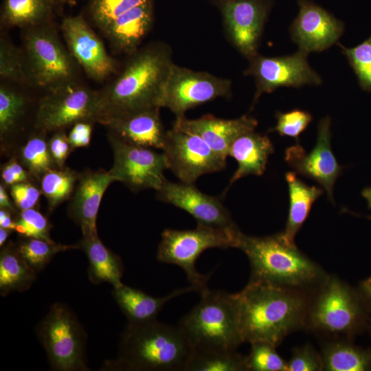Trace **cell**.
Returning a JSON list of instances; mask_svg holds the SVG:
<instances>
[{
    "label": "cell",
    "mask_w": 371,
    "mask_h": 371,
    "mask_svg": "<svg viewBox=\"0 0 371 371\" xmlns=\"http://www.w3.org/2000/svg\"><path fill=\"white\" fill-rule=\"evenodd\" d=\"M173 65L171 49L164 43H153L131 53L120 74L98 92L96 122L163 107Z\"/></svg>",
    "instance_id": "6da1fadb"
},
{
    "label": "cell",
    "mask_w": 371,
    "mask_h": 371,
    "mask_svg": "<svg viewBox=\"0 0 371 371\" xmlns=\"http://www.w3.org/2000/svg\"><path fill=\"white\" fill-rule=\"evenodd\" d=\"M311 293L249 282L236 293L243 342L276 347L289 334L305 328Z\"/></svg>",
    "instance_id": "7a4b0ae2"
},
{
    "label": "cell",
    "mask_w": 371,
    "mask_h": 371,
    "mask_svg": "<svg viewBox=\"0 0 371 371\" xmlns=\"http://www.w3.org/2000/svg\"><path fill=\"white\" fill-rule=\"evenodd\" d=\"M193 349L179 326L157 319L128 323L119 343L118 357L104 363L111 370L186 371Z\"/></svg>",
    "instance_id": "3957f363"
},
{
    "label": "cell",
    "mask_w": 371,
    "mask_h": 371,
    "mask_svg": "<svg viewBox=\"0 0 371 371\" xmlns=\"http://www.w3.org/2000/svg\"><path fill=\"white\" fill-rule=\"evenodd\" d=\"M235 248L243 251L249 261L251 282L312 292L328 276L296 245L285 242L280 233L258 237L246 235L239 230Z\"/></svg>",
    "instance_id": "277c9868"
},
{
    "label": "cell",
    "mask_w": 371,
    "mask_h": 371,
    "mask_svg": "<svg viewBox=\"0 0 371 371\" xmlns=\"http://www.w3.org/2000/svg\"><path fill=\"white\" fill-rule=\"evenodd\" d=\"M201 295L179 324L193 350H236L243 342L236 293L207 289Z\"/></svg>",
    "instance_id": "5b68a950"
},
{
    "label": "cell",
    "mask_w": 371,
    "mask_h": 371,
    "mask_svg": "<svg viewBox=\"0 0 371 371\" xmlns=\"http://www.w3.org/2000/svg\"><path fill=\"white\" fill-rule=\"evenodd\" d=\"M361 296L335 276H329L310 295L305 328L340 339L361 326L364 317Z\"/></svg>",
    "instance_id": "8992f818"
},
{
    "label": "cell",
    "mask_w": 371,
    "mask_h": 371,
    "mask_svg": "<svg viewBox=\"0 0 371 371\" xmlns=\"http://www.w3.org/2000/svg\"><path fill=\"white\" fill-rule=\"evenodd\" d=\"M239 230L238 227L224 229L201 225L193 229H166L161 233L157 259L181 268L191 285L196 287L201 293L208 289L207 281L211 275L205 276L197 271V259L207 249L235 247Z\"/></svg>",
    "instance_id": "52a82bcc"
},
{
    "label": "cell",
    "mask_w": 371,
    "mask_h": 371,
    "mask_svg": "<svg viewBox=\"0 0 371 371\" xmlns=\"http://www.w3.org/2000/svg\"><path fill=\"white\" fill-rule=\"evenodd\" d=\"M23 43L29 80L47 90L75 81L77 62L54 30L41 24L29 27Z\"/></svg>",
    "instance_id": "ba28073f"
},
{
    "label": "cell",
    "mask_w": 371,
    "mask_h": 371,
    "mask_svg": "<svg viewBox=\"0 0 371 371\" xmlns=\"http://www.w3.org/2000/svg\"><path fill=\"white\" fill-rule=\"evenodd\" d=\"M51 368L58 371H87L86 333L75 314L64 304H54L37 327Z\"/></svg>",
    "instance_id": "9c48e42d"
},
{
    "label": "cell",
    "mask_w": 371,
    "mask_h": 371,
    "mask_svg": "<svg viewBox=\"0 0 371 371\" xmlns=\"http://www.w3.org/2000/svg\"><path fill=\"white\" fill-rule=\"evenodd\" d=\"M99 93L75 81L47 90L35 114V130L65 131L80 121L96 122Z\"/></svg>",
    "instance_id": "30bf717a"
},
{
    "label": "cell",
    "mask_w": 371,
    "mask_h": 371,
    "mask_svg": "<svg viewBox=\"0 0 371 371\" xmlns=\"http://www.w3.org/2000/svg\"><path fill=\"white\" fill-rule=\"evenodd\" d=\"M107 136L113 155L109 172L116 181L133 192L158 190L166 180L164 171L168 169L164 153L128 144L109 132Z\"/></svg>",
    "instance_id": "8fae6325"
},
{
    "label": "cell",
    "mask_w": 371,
    "mask_h": 371,
    "mask_svg": "<svg viewBox=\"0 0 371 371\" xmlns=\"http://www.w3.org/2000/svg\"><path fill=\"white\" fill-rule=\"evenodd\" d=\"M162 150L168 169L186 183H194L203 175L222 170L226 165V159L201 137L175 128L166 131Z\"/></svg>",
    "instance_id": "7c38bea8"
},
{
    "label": "cell",
    "mask_w": 371,
    "mask_h": 371,
    "mask_svg": "<svg viewBox=\"0 0 371 371\" xmlns=\"http://www.w3.org/2000/svg\"><path fill=\"white\" fill-rule=\"evenodd\" d=\"M308 53L298 49L291 55L266 57L259 54L249 59L245 75L254 78L256 90L253 104L262 93L282 87L299 88L322 83L319 75L308 62Z\"/></svg>",
    "instance_id": "4fadbf2b"
},
{
    "label": "cell",
    "mask_w": 371,
    "mask_h": 371,
    "mask_svg": "<svg viewBox=\"0 0 371 371\" xmlns=\"http://www.w3.org/2000/svg\"><path fill=\"white\" fill-rule=\"evenodd\" d=\"M232 82L204 71H196L173 65L168 79L163 107L176 118L195 106L219 97H229Z\"/></svg>",
    "instance_id": "5bb4252c"
},
{
    "label": "cell",
    "mask_w": 371,
    "mask_h": 371,
    "mask_svg": "<svg viewBox=\"0 0 371 371\" xmlns=\"http://www.w3.org/2000/svg\"><path fill=\"white\" fill-rule=\"evenodd\" d=\"M330 124L329 117L322 119L318 124L314 148L306 153L299 144L290 146L285 151V160L297 173L321 185L326 191L328 199L333 202L334 185L342 167L338 164L331 149Z\"/></svg>",
    "instance_id": "9a60e30c"
},
{
    "label": "cell",
    "mask_w": 371,
    "mask_h": 371,
    "mask_svg": "<svg viewBox=\"0 0 371 371\" xmlns=\"http://www.w3.org/2000/svg\"><path fill=\"white\" fill-rule=\"evenodd\" d=\"M157 198L187 212L195 218L197 225L224 229L238 227L220 198L202 192L194 183L166 179L157 190Z\"/></svg>",
    "instance_id": "2e32d148"
},
{
    "label": "cell",
    "mask_w": 371,
    "mask_h": 371,
    "mask_svg": "<svg viewBox=\"0 0 371 371\" xmlns=\"http://www.w3.org/2000/svg\"><path fill=\"white\" fill-rule=\"evenodd\" d=\"M61 31L69 52L90 78L102 80L115 71V60L82 16L64 19Z\"/></svg>",
    "instance_id": "e0dca14e"
},
{
    "label": "cell",
    "mask_w": 371,
    "mask_h": 371,
    "mask_svg": "<svg viewBox=\"0 0 371 371\" xmlns=\"http://www.w3.org/2000/svg\"><path fill=\"white\" fill-rule=\"evenodd\" d=\"M222 12L230 41L249 60L257 53L267 15L262 0H225Z\"/></svg>",
    "instance_id": "ac0fdd59"
},
{
    "label": "cell",
    "mask_w": 371,
    "mask_h": 371,
    "mask_svg": "<svg viewBox=\"0 0 371 371\" xmlns=\"http://www.w3.org/2000/svg\"><path fill=\"white\" fill-rule=\"evenodd\" d=\"M289 31L299 49L308 54L322 52L337 44L344 32V23L321 7L305 0Z\"/></svg>",
    "instance_id": "d6986e66"
},
{
    "label": "cell",
    "mask_w": 371,
    "mask_h": 371,
    "mask_svg": "<svg viewBox=\"0 0 371 371\" xmlns=\"http://www.w3.org/2000/svg\"><path fill=\"white\" fill-rule=\"evenodd\" d=\"M116 181L109 171L87 169L79 174L69 205V216L80 226L82 237L98 235L97 216L102 196Z\"/></svg>",
    "instance_id": "ffe728a7"
},
{
    "label": "cell",
    "mask_w": 371,
    "mask_h": 371,
    "mask_svg": "<svg viewBox=\"0 0 371 371\" xmlns=\"http://www.w3.org/2000/svg\"><path fill=\"white\" fill-rule=\"evenodd\" d=\"M257 125V120L247 115L232 120L206 115L194 120L185 116L176 118L172 128L199 136L226 159L232 143L240 135L254 131Z\"/></svg>",
    "instance_id": "44dd1931"
},
{
    "label": "cell",
    "mask_w": 371,
    "mask_h": 371,
    "mask_svg": "<svg viewBox=\"0 0 371 371\" xmlns=\"http://www.w3.org/2000/svg\"><path fill=\"white\" fill-rule=\"evenodd\" d=\"M159 109L154 108L108 117L99 123L128 144L162 150L167 131L161 122Z\"/></svg>",
    "instance_id": "7402d4cb"
},
{
    "label": "cell",
    "mask_w": 371,
    "mask_h": 371,
    "mask_svg": "<svg viewBox=\"0 0 371 371\" xmlns=\"http://www.w3.org/2000/svg\"><path fill=\"white\" fill-rule=\"evenodd\" d=\"M153 21L151 1L116 18L102 30L111 46L121 52L133 53L149 32Z\"/></svg>",
    "instance_id": "603a6c76"
},
{
    "label": "cell",
    "mask_w": 371,
    "mask_h": 371,
    "mask_svg": "<svg viewBox=\"0 0 371 371\" xmlns=\"http://www.w3.org/2000/svg\"><path fill=\"white\" fill-rule=\"evenodd\" d=\"M274 148L270 139L253 131L238 137L230 145L228 156L232 157L238 168L229 181V187L239 179L247 175H262L270 155Z\"/></svg>",
    "instance_id": "cb8c5ba5"
},
{
    "label": "cell",
    "mask_w": 371,
    "mask_h": 371,
    "mask_svg": "<svg viewBox=\"0 0 371 371\" xmlns=\"http://www.w3.org/2000/svg\"><path fill=\"white\" fill-rule=\"evenodd\" d=\"M192 291L199 292V289L190 285L156 297L122 284L113 288L112 295L128 323H140L157 319V315L168 302Z\"/></svg>",
    "instance_id": "d4e9b609"
},
{
    "label": "cell",
    "mask_w": 371,
    "mask_h": 371,
    "mask_svg": "<svg viewBox=\"0 0 371 371\" xmlns=\"http://www.w3.org/2000/svg\"><path fill=\"white\" fill-rule=\"evenodd\" d=\"M89 260V278L93 284L109 282L114 287L123 283L124 266L121 258L100 240L98 235L82 237L78 244Z\"/></svg>",
    "instance_id": "484cf974"
},
{
    "label": "cell",
    "mask_w": 371,
    "mask_h": 371,
    "mask_svg": "<svg viewBox=\"0 0 371 371\" xmlns=\"http://www.w3.org/2000/svg\"><path fill=\"white\" fill-rule=\"evenodd\" d=\"M285 177L289 187V210L285 229L280 235L288 244L295 245V237L323 190L306 185L293 172H287Z\"/></svg>",
    "instance_id": "4316f807"
},
{
    "label": "cell",
    "mask_w": 371,
    "mask_h": 371,
    "mask_svg": "<svg viewBox=\"0 0 371 371\" xmlns=\"http://www.w3.org/2000/svg\"><path fill=\"white\" fill-rule=\"evenodd\" d=\"M1 248V295L5 296L12 291L27 290L35 281L36 272L21 256L16 243L9 241Z\"/></svg>",
    "instance_id": "83f0119b"
},
{
    "label": "cell",
    "mask_w": 371,
    "mask_h": 371,
    "mask_svg": "<svg viewBox=\"0 0 371 371\" xmlns=\"http://www.w3.org/2000/svg\"><path fill=\"white\" fill-rule=\"evenodd\" d=\"M27 103V98L22 93L1 85L0 139L4 153L13 151L14 153V137L26 113Z\"/></svg>",
    "instance_id": "f1b7e54d"
},
{
    "label": "cell",
    "mask_w": 371,
    "mask_h": 371,
    "mask_svg": "<svg viewBox=\"0 0 371 371\" xmlns=\"http://www.w3.org/2000/svg\"><path fill=\"white\" fill-rule=\"evenodd\" d=\"M321 356L323 370L366 371L371 370V351L355 346L344 341L326 343Z\"/></svg>",
    "instance_id": "f546056e"
},
{
    "label": "cell",
    "mask_w": 371,
    "mask_h": 371,
    "mask_svg": "<svg viewBox=\"0 0 371 371\" xmlns=\"http://www.w3.org/2000/svg\"><path fill=\"white\" fill-rule=\"evenodd\" d=\"M47 135L35 130L13 155L36 182L40 181L45 173L57 168L49 152Z\"/></svg>",
    "instance_id": "4dcf8cb0"
},
{
    "label": "cell",
    "mask_w": 371,
    "mask_h": 371,
    "mask_svg": "<svg viewBox=\"0 0 371 371\" xmlns=\"http://www.w3.org/2000/svg\"><path fill=\"white\" fill-rule=\"evenodd\" d=\"M79 174L65 166L50 170L42 176L39 186L50 212L72 196Z\"/></svg>",
    "instance_id": "1f68e13d"
},
{
    "label": "cell",
    "mask_w": 371,
    "mask_h": 371,
    "mask_svg": "<svg viewBox=\"0 0 371 371\" xmlns=\"http://www.w3.org/2000/svg\"><path fill=\"white\" fill-rule=\"evenodd\" d=\"M49 10L47 0H5L3 20L8 26L29 28L41 25Z\"/></svg>",
    "instance_id": "d6a6232c"
},
{
    "label": "cell",
    "mask_w": 371,
    "mask_h": 371,
    "mask_svg": "<svg viewBox=\"0 0 371 371\" xmlns=\"http://www.w3.org/2000/svg\"><path fill=\"white\" fill-rule=\"evenodd\" d=\"M245 358L236 350H193L186 371H244Z\"/></svg>",
    "instance_id": "836d02e7"
},
{
    "label": "cell",
    "mask_w": 371,
    "mask_h": 371,
    "mask_svg": "<svg viewBox=\"0 0 371 371\" xmlns=\"http://www.w3.org/2000/svg\"><path fill=\"white\" fill-rule=\"evenodd\" d=\"M15 243L21 256L36 272L43 269L58 253L80 249L78 245H62L34 238H23Z\"/></svg>",
    "instance_id": "e575fe53"
},
{
    "label": "cell",
    "mask_w": 371,
    "mask_h": 371,
    "mask_svg": "<svg viewBox=\"0 0 371 371\" xmlns=\"http://www.w3.org/2000/svg\"><path fill=\"white\" fill-rule=\"evenodd\" d=\"M337 44L354 71L361 89L371 92V35L354 47Z\"/></svg>",
    "instance_id": "d590c367"
},
{
    "label": "cell",
    "mask_w": 371,
    "mask_h": 371,
    "mask_svg": "<svg viewBox=\"0 0 371 371\" xmlns=\"http://www.w3.org/2000/svg\"><path fill=\"white\" fill-rule=\"evenodd\" d=\"M0 76L1 80L13 82L22 83L29 80L23 52L2 36L0 43Z\"/></svg>",
    "instance_id": "8d00e7d4"
},
{
    "label": "cell",
    "mask_w": 371,
    "mask_h": 371,
    "mask_svg": "<svg viewBox=\"0 0 371 371\" xmlns=\"http://www.w3.org/2000/svg\"><path fill=\"white\" fill-rule=\"evenodd\" d=\"M250 344V352L245 358L246 370L286 371V361L278 355L274 346L266 342Z\"/></svg>",
    "instance_id": "74e56055"
},
{
    "label": "cell",
    "mask_w": 371,
    "mask_h": 371,
    "mask_svg": "<svg viewBox=\"0 0 371 371\" xmlns=\"http://www.w3.org/2000/svg\"><path fill=\"white\" fill-rule=\"evenodd\" d=\"M52 225L35 208L21 210L15 216V229L22 238H34L52 241L49 236Z\"/></svg>",
    "instance_id": "f35d334b"
},
{
    "label": "cell",
    "mask_w": 371,
    "mask_h": 371,
    "mask_svg": "<svg viewBox=\"0 0 371 371\" xmlns=\"http://www.w3.org/2000/svg\"><path fill=\"white\" fill-rule=\"evenodd\" d=\"M150 0H94L92 15L102 30L118 16Z\"/></svg>",
    "instance_id": "ab89813d"
},
{
    "label": "cell",
    "mask_w": 371,
    "mask_h": 371,
    "mask_svg": "<svg viewBox=\"0 0 371 371\" xmlns=\"http://www.w3.org/2000/svg\"><path fill=\"white\" fill-rule=\"evenodd\" d=\"M277 124L270 131L278 133L281 136H288L298 142L299 135L312 121V115L307 111L294 109L289 112H278Z\"/></svg>",
    "instance_id": "60d3db41"
},
{
    "label": "cell",
    "mask_w": 371,
    "mask_h": 371,
    "mask_svg": "<svg viewBox=\"0 0 371 371\" xmlns=\"http://www.w3.org/2000/svg\"><path fill=\"white\" fill-rule=\"evenodd\" d=\"M286 363V371L323 370L321 353H318L310 344L293 348L291 359Z\"/></svg>",
    "instance_id": "b9f144b4"
},
{
    "label": "cell",
    "mask_w": 371,
    "mask_h": 371,
    "mask_svg": "<svg viewBox=\"0 0 371 371\" xmlns=\"http://www.w3.org/2000/svg\"><path fill=\"white\" fill-rule=\"evenodd\" d=\"M10 196L19 211L34 208L42 194L40 186L35 181H26L12 185Z\"/></svg>",
    "instance_id": "7bdbcfd3"
},
{
    "label": "cell",
    "mask_w": 371,
    "mask_h": 371,
    "mask_svg": "<svg viewBox=\"0 0 371 371\" xmlns=\"http://www.w3.org/2000/svg\"><path fill=\"white\" fill-rule=\"evenodd\" d=\"M0 175L1 183L7 189L21 182H36L15 155L1 165Z\"/></svg>",
    "instance_id": "ee69618b"
},
{
    "label": "cell",
    "mask_w": 371,
    "mask_h": 371,
    "mask_svg": "<svg viewBox=\"0 0 371 371\" xmlns=\"http://www.w3.org/2000/svg\"><path fill=\"white\" fill-rule=\"evenodd\" d=\"M50 154L57 168L65 167V163L70 153L74 150L68 136L65 131L53 133L48 140Z\"/></svg>",
    "instance_id": "f6af8a7d"
},
{
    "label": "cell",
    "mask_w": 371,
    "mask_h": 371,
    "mask_svg": "<svg viewBox=\"0 0 371 371\" xmlns=\"http://www.w3.org/2000/svg\"><path fill=\"white\" fill-rule=\"evenodd\" d=\"M93 123L91 121H80L71 126L67 136L69 142L74 149L86 147L89 144Z\"/></svg>",
    "instance_id": "bcb514c9"
},
{
    "label": "cell",
    "mask_w": 371,
    "mask_h": 371,
    "mask_svg": "<svg viewBox=\"0 0 371 371\" xmlns=\"http://www.w3.org/2000/svg\"><path fill=\"white\" fill-rule=\"evenodd\" d=\"M5 188L1 183L0 184V208L5 209L11 212L14 215L18 213L19 210L16 208L12 199L10 197Z\"/></svg>",
    "instance_id": "7dc6e473"
},
{
    "label": "cell",
    "mask_w": 371,
    "mask_h": 371,
    "mask_svg": "<svg viewBox=\"0 0 371 371\" xmlns=\"http://www.w3.org/2000/svg\"><path fill=\"white\" fill-rule=\"evenodd\" d=\"M0 227L15 229V215L3 208H0Z\"/></svg>",
    "instance_id": "c3c4849f"
},
{
    "label": "cell",
    "mask_w": 371,
    "mask_h": 371,
    "mask_svg": "<svg viewBox=\"0 0 371 371\" xmlns=\"http://www.w3.org/2000/svg\"><path fill=\"white\" fill-rule=\"evenodd\" d=\"M360 289L362 297L371 308V277L361 282Z\"/></svg>",
    "instance_id": "681fc988"
},
{
    "label": "cell",
    "mask_w": 371,
    "mask_h": 371,
    "mask_svg": "<svg viewBox=\"0 0 371 371\" xmlns=\"http://www.w3.org/2000/svg\"><path fill=\"white\" fill-rule=\"evenodd\" d=\"M13 232V230L6 228L0 227V246L3 247L8 236Z\"/></svg>",
    "instance_id": "f907efd6"
},
{
    "label": "cell",
    "mask_w": 371,
    "mask_h": 371,
    "mask_svg": "<svg viewBox=\"0 0 371 371\" xmlns=\"http://www.w3.org/2000/svg\"><path fill=\"white\" fill-rule=\"evenodd\" d=\"M361 195L366 200L368 208L371 210V187L365 188L361 192Z\"/></svg>",
    "instance_id": "816d5d0a"
}]
</instances>
